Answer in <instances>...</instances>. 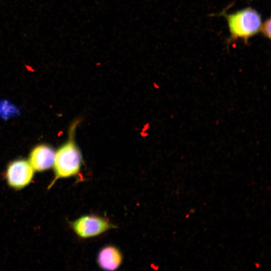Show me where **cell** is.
Returning <instances> with one entry per match:
<instances>
[{
    "label": "cell",
    "mask_w": 271,
    "mask_h": 271,
    "mask_svg": "<svg viewBox=\"0 0 271 271\" xmlns=\"http://www.w3.org/2000/svg\"><path fill=\"white\" fill-rule=\"evenodd\" d=\"M270 19H266L261 23L260 31L262 34L268 39L270 38Z\"/></svg>",
    "instance_id": "7"
},
{
    "label": "cell",
    "mask_w": 271,
    "mask_h": 271,
    "mask_svg": "<svg viewBox=\"0 0 271 271\" xmlns=\"http://www.w3.org/2000/svg\"><path fill=\"white\" fill-rule=\"evenodd\" d=\"M34 170L30 163L23 159L11 162L7 167L6 179L9 186L16 190L28 185L33 179Z\"/></svg>",
    "instance_id": "4"
},
{
    "label": "cell",
    "mask_w": 271,
    "mask_h": 271,
    "mask_svg": "<svg viewBox=\"0 0 271 271\" xmlns=\"http://www.w3.org/2000/svg\"><path fill=\"white\" fill-rule=\"evenodd\" d=\"M70 224L75 234L82 238L96 237L116 227L106 218L94 215L82 216Z\"/></svg>",
    "instance_id": "3"
},
{
    "label": "cell",
    "mask_w": 271,
    "mask_h": 271,
    "mask_svg": "<svg viewBox=\"0 0 271 271\" xmlns=\"http://www.w3.org/2000/svg\"><path fill=\"white\" fill-rule=\"evenodd\" d=\"M55 152L49 146L40 145L31 152L29 162L34 171L42 172L51 168L54 164Z\"/></svg>",
    "instance_id": "5"
},
{
    "label": "cell",
    "mask_w": 271,
    "mask_h": 271,
    "mask_svg": "<svg viewBox=\"0 0 271 271\" xmlns=\"http://www.w3.org/2000/svg\"><path fill=\"white\" fill-rule=\"evenodd\" d=\"M122 261L121 252L113 245H107L101 248L97 257L98 266L105 270H116L121 265Z\"/></svg>",
    "instance_id": "6"
},
{
    "label": "cell",
    "mask_w": 271,
    "mask_h": 271,
    "mask_svg": "<svg viewBox=\"0 0 271 271\" xmlns=\"http://www.w3.org/2000/svg\"><path fill=\"white\" fill-rule=\"evenodd\" d=\"M227 20L230 37L227 43L242 40L247 44L249 38L260 32V15L254 9L247 7L229 14L223 13Z\"/></svg>",
    "instance_id": "2"
},
{
    "label": "cell",
    "mask_w": 271,
    "mask_h": 271,
    "mask_svg": "<svg viewBox=\"0 0 271 271\" xmlns=\"http://www.w3.org/2000/svg\"><path fill=\"white\" fill-rule=\"evenodd\" d=\"M78 122H75L70 129L68 141L55 152L53 164L55 177L48 188L62 178L75 176L79 173L82 163L81 152L74 139V134Z\"/></svg>",
    "instance_id": "1"
}]
</instances>
